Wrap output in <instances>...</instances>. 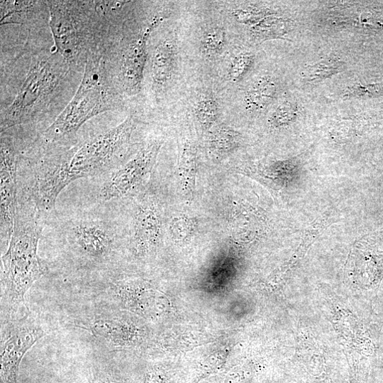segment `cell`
Wrapping results in <instances>:
<instances>
[{
  "mask_svg": "<svg viewBox=\"0 0 383 383\" xmlns=\"http://www.w3.org/2000/svg\"><path fill=\"white\" fill-rule=\"evenodd\" d=\"M137 125L135 117H128L112 129L80 144L50 147L36 169L40 194L50 202H56L61 193L74 181L101 177L119 166Z\"/></svg>",
  "mask_w": 383,
  "mask_h": 383,
  "instance_id": "obj_1",
  "label": "cell"
},
{
  "mask_svg": "<svg viewBox=\"0 0 383 383\" xmlns=\"http://www.w3.org/2000/svg\"><path fill=\"white\" fill-rule=\"evenodd\" d=\"M18 179L15 225L8 248L2 257L4 298L13 310L25 301V296L45 274L38 255L44 215L31 183Z\"/></svg>",
  "mask_w": 383,
  "mask_h": 383,
  "instance_id": "obj_2",
  "label": "cell"
},
{
  "mask_svg": "<svg viewBox=\"0 0 383 383\" xmlns=\"http://www.w3.org/2000/svg\"><path fill=\"white\" fill-rule=\"evenodd\" d=\"M97 2L49 1V25L55 48L72 69L85 67L100 53L107 34Z\"/></svg>",
  "mask_w": 383,
  "mask_h": 383,
  "instance_id": "obj_3",
  "label": "cell"
},
{
  "mask_svg": "<svg viewBox=\"0 0 383 383\" xmlns=\"http://www.w3.org/2000/svg\"><path fill=\"white\" fill-rule=\"evenodd\" d=\"M116 94L102 55L89 58L75 95L43 133L44 144L71 143L85 122L116 107Z\"/></svg>",
  "mask_w": 383,
  "mask_h": 383,
  "instance_id": "obj_4",
  "label": "cell"
},
{
  "mask_svg": "<svg viewBox=\"0 0 383 383\" xmlns=\"http://www.w3.org/2000/svg\"><path fill=\"white\" fill-rule=\"evenodd\" d=\"M71 69L57 51L38 56L13 102L1 112V133L37 121L66 85Z\"/></svg>",
  "mask_w": 383,
  "mask_h": 383,
  "instance_id": "obj_5",
  "label": "cell"
},
{
  "mask_svg": "<svg viewBox=\"0 0 383 383\" xmlns=\"http://www.w3.org/2000/svg\"><path fill=\"white\" fill-rule=\"evenodd\" d=\"M58 225L59 237L81 258L101 263L111 257L119 228L111 213V202L79 212Z\"/></svg>",
  "mask_w": 383,
  "mask_h": 383,
  "instance_id": "obj_6",
  "label": "cell"
},
{
  "mask_svg": "<svg viewBox=\"0 0 383 383\" xmlns=\"http://www.w3.org/2000/svg\"><path fill=\"white\" fill-rule=\"evenodd\" d=\"M162 146V141H152L131 159L99 177L95 196L97 202H111L134 193L152 173Z\"/></svg>",
  "mask_w": 383,
  "mask_h": 383,
  "instance_id": "obj_7",
  "label": "cell"
},
{
  "mask_svg": "<svg viewBox=\"0 0 383 383\" xmlns=\"http://www.w3.org/2000/svg\"><path fill=\"white\" fill-rule=\"evenodd\" d=\"M2 335L1 382L18 383L19 367L26 353L47 334L28 316L8 322Z\"/></svg>",
  "mask_w": 383,
  "mask_h": 383,
  "instance_id": "obj_8",
  "label": "cell"
},
{
  "mask_svg": "<svg viewBox=\"0 0 383 383\" xmlns=\"http://www.w3.org/2000/svg\"><path fill=\"white\" fill-rule=\"evenodd\" d=\"M20 156L11 136L1 133L0 191H1V241L8 243L13 231L18 190Z\"/></svg>",
  "mask_w": 383,
  "mask_h": 383,
  "instance_id": "obj_9",
  "label": "cell"
},
{
  "mask_svg": "<svg viewBox=\"0 0 383 383\" xmlns=\"http://www.w3.org/2000/svg\"><path fill=\"white\" fill-rule=\"evenodd\" d=\"M162 20L154 19L122 54L116 71L109 75H112L109 79L115 90L127 95H136L140 92L147 61L148 40Z\"/></svg>",
  "mask_w": 383,
  "mask_h": 383,
  "instance_id": "obj_10",
  "label": "cell"
},
{
  "mask_svg": "<svg viewBox=\"0 0 383 383\" xmlns=\"http://www.w3.org/2000/svg\"><path fill=\"white\" fill-rule=\"evenodd\" d=\"M162 216L158 200L143 195L135 207L130 229L131 244L139 255L154 252L162 234Z\"/></svg>",
  "mask_w": 383,
  "mask_h": 383,
  "instance_id": "obj_11",
  "label": "cell"
},
{
  "mask_svg": "<svg viewBox=\"0 0 383 383\" xmlns=\"http://www.w3.org/2000/svg\"><path fill=\"white\" fill-rule=\"evenodd\" d=\"M176 43L174 38L162 40L155 48L152 62V87L162 92L171 82L176 66Z\"/></svg>",
  "mask_w": 383,
  "mask_h": 383,
  "instance_id": "obj_12",
  "label": "cell"
},
{
  "mask_svg": "<svg viewBox=\"0 0 383 383\" xmlns=\"http://www.w3.org/2000/svg\"><path fill=\"white\" fill-rule=\"evenodd\" d=\"M88 329L95 336L116 346L129 343L137 334L125 321L111 315L96 318L89 324Z\"/></svg>",
  "mask_w": 383,
  "mask_h": 383,
  "instance_id": "obj_13",
  "label": "cell"
},
{
  "mask_svg": "<svg viewBox=\"0 0 383 383\" xmlns=\"http://www.w3.org/2000/svg\"><path fill=\"white\" fill-rule=\"evenodd\" d=\"M197 151L190 142L185 143L179 164V174L183 193L188 200L193 198L197 171Z\"/></svg>",
  "mask_w": 383,
  "mask_h": 383,
  "instance_id": "obj_14",
  "label": "cell"
},
{
  "mask_svg": "<svg viewBox=\"0 0 383 383\" xmlns=\"http://www.w3.org/2000/svg\"><path fill=\"white\" fill-rule=\"evenodd\" d=\"M278 85L270 77H264L249 88L245 96L247 109L255 111L267 107L276 97Z\"/></svg>",
  "mask_w": 383,
  "mask_h": 383,
  "instance_id": "obj_15",
  "label": "cell"
},
{
  "mask_svg": "<svg viewBox=\"0 0 383 383\" xmlns=\"http://www.w3.org/2000/svg\"><path fill=\"white\" fill-rule=\"evenodd\" d=\"M45 2L1 1V26L9 24H25L32 14L37 13L45 6Z\"/></svg>",
  "mask_w": 383,
  "mask_h": 383,
  "instance_id": "obj_16",
  "label": "cell"
},
{
  "mask_svg": "<svg viewBox=\"0 0 383 383\" xmlns=\"http://www.w3.org/2000/svg\"><path fill=\"white\" fill-rule=\"evenodd\" d=\"M344 63L337 57H329L310 65L303 71L301 76L307 83H317L341 72Z\"/></svg>",
  "mask_w": 383,
  "mask_h": 383,
  "instance_id": "obj_17",
  "label": "cell"
},
{
  "mask_svg": "<svg viewBox=\"0 0 383 383\" xmlns=\"http://www.w3.org/2000/svg\"><path fill=\"white\" fill-rule=\"evenodd\" d=\"M209 148L218 156H225L237 149L240 144V135L230 127L219 126L209 137Z\"/></svg>",
  "mask_w": 383,
  "mask_h": 383,
  "instance_id": "obj_18",
  "label": "cell"
},
{
  "mask_svg": "<svg viewBox=\"0 0 383 383\" xmlns=\"http://www.w3.org/2000/svg\"><path fill=\"white\" fill-rule=\"evenodd\" d=\"M290 22L282 18L267 17L258 24L253 26V37L268 39L285 36L290 30Z\"/></svg>",
  "mask_w": 383,
  "mask_h": 383,
  "instance_id": "obj_19",
  "label": "cell"
},
{
  "mask_svg": "<svg viewBox=\"0 0 383 383\" xmlns=\"http://www.w3.org/2000/svg\"><path fill=\"white\" fill-rule=\"evenodd\" d=\"M195 111L197 121L206 130L214 126L219 115V108L216 99L207 92L198 99Z\"/></svg>",
  "mask_w": 383,
  "mask_h": 383,
  "instance_id": "obj_20",
  "label": "cell"
},
{
  "mask_svg": "<svg viewBox=\"0 0 383 383\" xmlns=\"http://www.w3.org/2000/svg\"><path fill=\"white\" fill-rule=\"evenodd\" d=\"M226 44V32L221 28H212L207 31L200 41V50L207 57H214L221 54Z\"/></svg>",
  "mask_w": 383,
  "mask_h": 383,
  "instance_id": "obj_21",
  "label": "cell"
},
{
  "mask_svg": "<svg viewBox=\"0 0 383 383\" xmlns=\"http://www.w3.org/2000/svg\"><path fill=\"white\" fill-rule=\"evenodd\" d=\"M298 111L296 103L286 101L276 108L271 115L269 122L272 126L276 128L289 125L296 119Z\"/></svg>",
  "mask_w": 383,
  "mask_h": 383,
  "instance_id": "obj_22",
  "label": "cell"
},
{
  "mask_svg": "<svg viewBox=\"0 0 383 383\" xmlns=\"http://www.w3.org/2000/svg\"><path fill=\"white\" fill-rule=\"evenodd\" d=\"M254 63L251 54L242 53L237 55L231 62L228 70V77L233 83L242 80L249 72Z\"/></svg>",
  "mask_w": 383,
  "mask_h": 383,
  "instance_id": "obj_23",
  "label": "cell"
},
{
  "mask_svg": "<svg viewBox=\"0 0 383 383\" xmlns=\"http://www.w3.org/2000/svg\"><path fill=\"white\" fill-rule=\"evenodd\" d=\"M383 95V83L372 85H355L348 87L344 92L346 98L376 97Z\"/></svg>",
  "mask_w": 383,
  "mask_h": 383,
  "instance_id": "obj_24",
  "label": "cell"
},
{
  "mask_svg": "<svg viewBox=\"0 0 383 383\" xmlns=\"http://www.w3.org/2000/svg\"><path fill=\"white\" fill-rule=\"evenodd\" d=\"M193 231V223L188 217H179L172 221L171 232L177 238H185L190 236Z\"/></svg>",
  "mask_w": 383,
  "mask_h": 383,
  "instance_id": "obj_25",
  "label": "cell"
},
{
  "mask_svg": "<svg viewBox=\"0 0 383 383\" xmlns=\"http://www.w3.org/2000/svg\"><path fill=\"white\" fill-rule=\"evenodd\" d=\"M233 16L238 21L243 24L255 25L267 18V13L257 10L236 11Z\"/></svg>",
  "mask_w": 383,
  "mask_h": 383,
  "instance_id": "obj_26",
  "label": "cell"
},
{
  "mask_svg": "<svg viewBox=\"0 0 383 383\" xmlns=\"http://www.w3.org/2000/svg\"><path fill=\"white\" fill-rule=\"evenodd\" d=\"M146 383H162V379L159 373L152 372L148 376Z\"/></svg>",
  "mask_w": 383,
  "mask_h": 383,
  "instance_id": "obj_27",
  "label": "cell"
}]
</instances>
